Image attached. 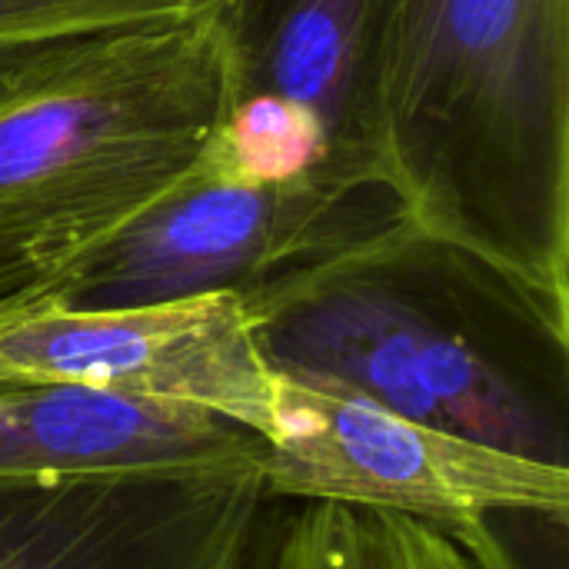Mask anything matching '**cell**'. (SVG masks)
<instances>
[{
	"mask_svg": "<svg viewBox=\"0 0 569 569\" xmlns=\"http://www.w3.org/2000/svg\"><path fill=\"white\" fill-rule=\"evenodd\" d=\"M240 297L273 377L569 470V303L403 213Z\"/></svg>",
	"mask_w": 569,
	"mask_h": 569,
	"instance_id": "cell-1",
	"label": "cell"
},
{
	"mask_svg": "<svg viewBox=\"0 0 569 569\" xmlns=\"http://www.w3.org/2000/svg\"><path fill=\"white\" fill-rule=\"evenodd\" d=\"M400 213L569 303V0H380Z\"/></svg>",
	"mask_w": 569,
	"mask_h": 569,
	"instance_id": "cell-2",
	"label": "cell"
},
{
	"mask_svg": "<svg viewBox=\"0 0 569 569\" xmlns=\"http://www.w3.org/2000/svg\"><path fill=\"white\" fill-rule=\"evenodd\" d=\"M220 37L193 17L0 50V317L33 310L210 147Z\"/></svg>",
	"mask_w": 569,
	"mask_h": 569,
	"instance_id": "cell-3",
	"label": "cell"
},
{
	"mask_svg": "<svg viewBox=\"0 0 569 569\" xmlns=\"http://www.w3.org/2000/svg\"><path fill=\"white\" fill-rule=\"evenodd\" d=\"M400 213L393 193L340 197L240 177L203 157L83 253L33 310H130L243 293Z\"/></svg>",
	"mask_w": 569,
	"mask_h": 569,
	"instance_id": "cell-4",
	"label": "cell"
},
{
	"mask_svg": "<svg viewBox=\"0 0 569 569\" xmlns=\"http://www.w3.org/2000/svg\"><path fill=\"white\" fill-rule=\"evenodd\" d=\"M260 477L277 500L393 510L447 537L493 510L569 513V470L543 467L373 400L273 377Z\"/></svg>",
	"mask_w": 569,
	"mask_h": 569,
	"instance_id": "cell-5",
	"label": "cell"
},
{
	"mask_svg": "<svg viewBox=\"0 0 569 569\" xmlns=\"http://www.w3.org/2000/svg\"><path fill=\"white\" fill-rule=\"evenodd\" d=\"M260 467L0 477V569H267Z\"/></svg>",
	"mask_w": 569,
	"mask_h": 569,
	"instance_id": "cell-6",
	"label": "cell"
},
{
	"mask_svg": "<svg viewBox=\"0 0 569 569\" xmlns=\"http://www.w3.org/2000/svg\"><path fill=\"white\" fill-rule=\"evenodd\" d=\"M223 107L273 103L323 137L340 193H390L380 110V0H210Z\"/></svg>",
	"mask_w": 569,
	"mask_h": 569,
	"instance_id": "cell-7",
	"label": "cell"
},
{
	"mask_svg": "<svg viewBox=\"0 0 569 569\" xmlns=\"http://www.w3.org/2000/svg\"><path fill=\"white\" fill-rule=\"evenodd\" d=\"M267 443L197 403L80 383H0V477L260 467Z\"/></svg>",
	"mask_w": 569,
	"mask_h": 569,
	"instance_id": "cell-8",
	"label": "cell"
},
{
	"mask_svg": "<svg viewBox=\"0 0 569 569\" xmlns=\"http://www.w3.org/2000/svg\"><path fill=\"white\" fill-rule=\"evenodd\" d=\"M267 569H477L443 530L377 507L310 500L273 543Z\"/></svg>",
	"mask_w": 569,
	"mask_h": 569,
	"instance_id": "cell-9",
	"label": "cell"
},
{
	"mask_svg": "<svg viewBox=\"0 0 569 569\" xmlns=\"http://www.w3.org/2000/svg\"><path fill=\"white\" fill-rule=\"evenodd\" d=\"M210 0H0V50L193 17Z\"/></svg>",
	"mask_w": 569,
	"mask_h": 569,
	"instance_id": "cell-10",
	"label": "cell"
}]
</instances>
